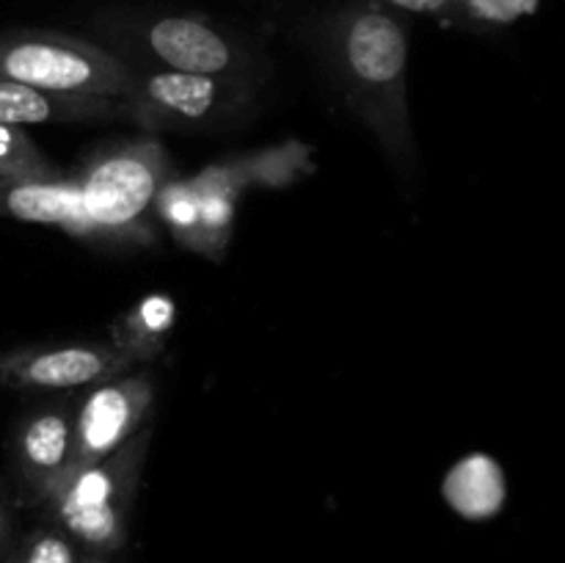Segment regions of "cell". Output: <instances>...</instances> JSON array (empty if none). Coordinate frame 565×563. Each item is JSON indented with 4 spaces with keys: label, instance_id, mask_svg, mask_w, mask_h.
I'll use <instances>...</instances> for the list:
<instances>
[{
    "label": "cell",
    "instance_id": "obj_1",
    "mask_svg": "<svg viewBox=\"0 0 565 563\" xmlns=\"http://www.w3.org/2000/svg\"><path fill=\"white\" fill-rule=\"evenodd\" d=\"M315 44L348 108L373 132L386 158L412 174L408 28L403 17L370 0H345L318 17Z\"/></svg>",
    "mask_w": 565,
    "mask_h": 563
},
{
    "label": "cell",
    "instance_id": "obj_2",
    "mask_svg": "<svg viewBox=\"0 0 565 563\" xmlns=\"http://www.w3.org/2000/svg\"><path fill=\"white\" fill-rule=\"evenodd\" d=\"M92 42L130 70L191 72L259 83L263 55L252 42L199 14L154 9H103L88 20Z\"/></svg>",
    "mask_w": 565,
    "mask_h": 563
},
{
    "label": "cell",
    "instance_id": "obj_3",
    "mask_svg": "<svg viewBox=\"0 0 565 563\" xmlns=\"http://www.w3.org/2000/svg\"><path fill=\"white\" fill-rule=\"evenodd\" d=\"M171 177L169 152L154 136L121 138L88 155L75 180L92 243L119 248L152 243L154 202Z\"/></svg>",
    "mask_w": 565,
    "mask_h": 563
},
{
    "label": "cell",
    "instance_id": "obj_4",
    "mask_svg": "<svg viewBox=\"0 0 565 563\" xmlns=\"http://www.w3.org/2000/svg\"><path fill=\"white\" fill-rule=\"evenodd\" d=\"M152 431L141 428L105 461L72 475L42 502L47 524L64 530L88 555L110 557L130 539V513Z\"/></svg>",
    "mask_w": 565,
    "mask_h": 563
},
{
    "label": "cell",
    "instance_id": "obj_5",
    "mask_svg": "<svg viewBox=\"0 0 565 563\" xmlns=\"http://www.w3.org/2000/svg\"><path fill=\"white\" fill-rule=\"evenodd\" d=\"M259 83L191 72L132 70V83L119 99V119L147 136L154 132L221 130L257 108Z\"/></svg>",
    "mask_w": 565,
    "mask_h": 563
},
{
    "label": "cell",
    "instance_id": "obj_6",
    "mask_svg": "<svg viewBox=\"0 0 565 563\" xmlns=\"http://www.w3.org/2000/svg\"><path fill=\"white\" fill-rule=\"evenodd\" d=\"M0 81L53 94L121 99L132 70L86 36L20 28L0 33Z\"/></svg>",
    "mask_w": 565,
    "mask_h": 563
},
{
    "label": "cell",
    "instance_id": "obj_7",
    "mask_svg": "<svg viewBox=\"0 0 565 563\" xmlns=\"http://www.w3.org/2000/svg\"><path fill=\"white\" fill-rule=\"evenodd\" d=\"M152 401V379H149V373H143L138 368L86 390L83 401L75 406V419H72V453L61 484L70 480L72 475L105 461L136 431H141V423L147 419Z\"/></svg>",
    "mask_w": 565,
    "mask_h": 563
},
{
    "label": "cell",
    "instance_id": "obj_8",
    "mask_svg": "<svg viewBox=\"0 0 565 563\" xmlns=\"http://www.w3.org/2000/svg\"><path fill=\"white\" fill-rule=\"evenodd\" d=\"M136 368L110 342L17 348L0 357V384L22 392H83Z\"/></svg>",
    "mask_w": 565,
    "mask_h": 563
},
{
    "label": "cell",
    "instance_id": "obj_9",
    "mask_svg": "<svg viewBox=\"0 0 565 563\" xmlns=\"http://www.w3.org/2000/svg\"><path fill=\"white\" fill-rule=\"evenodd\" d=\"M75 401L39 403L20 417L11 434V461L36 506H42L66 472L72 453V419H75Z\"/></svg>",
    "mask_w": 565,
    "mask_h": 563
},
{
    "label": "cell",
    "instance_id": "obj_10",
    "mask_svg": "<svg viewBox=\"0 0 565 563\" xmlns=\"http://www.w3.org/2000/svg\"><path fill=\"white\" fill-rule=\"evenodd\" d=\"M199 196V248L196 254L207 259H221L235 235L237 204L254 185L248 158H232L224 163L204 166L191 177Z\"/></svg>",
    "mask_w": 565,
    "mask_h": 563
},
{
    "label": "cell",
    "instance_id": "obj_11",
    "mask_svg": "<svg viewBox=\"0 0 565 563\" xmlns=\"http://www.w3.org/2000/svg\"><path fill=\"white\" fill-rule=\"evenodd\" d=\"M0 219L58 226L66 235L92 243V230L83 215L75 174L0 185Z\"/></svg>",
    "mask_w": 565,
    "mask_h": 563
},
{
    "label": "cell",
    "instance_id": "obj_12",
    "mask_svg": "<svg viewBox=\"0 0 565 563\" xmlns=\"http://www.w3.org/2000/svg\"><path fill=\"white\" fill-rule=\"evenodd\" d=\"M119 119V99L77 97V94H53L22 83L0 81V125L36 127V125H86V121Z\"/></svg>",
    "mask_w": 565,
    "mask_h": 563
},
{
    "label": "cell",
    "instance_id": "obj_13",
    "mask_svg": "<svg viewBox=\"0 0 565 563\" xmlns=\"http://www.w3.org/2000/svg\"><path fill=\"white\" fill-rule=\"evenodd\" d=\"M177 307L174 298L154 293V296L141 298L130 309L119 315L110 326V346L119 348L121 353L132 359L141 368L158 359L166 351L171 329H174Z\"/></svg>",
    "mask_w": 565,
    "mask_h": 563
},
{
    "label": "cell",
    "instance_id": "obj_14",
    "mask_svg": "<svg viewBox=\"0 0 565 563\" xmlns=\"http://www.w3.org/2000/svg\"><path fill=\"white\" fill-rule=\"evenodd\" d=\"M64 171L31 141L22 127L0 125V177L6 182L55 180Z\"/></svg>",
    "mask_w": 565,
    "mask_h": 563
},
{
    "label": "cell",
    "instance_id": "obj_15",
    "mask_svg": "<svg viewBox=\"0 0 565 563\" xmlns=\"http://www.w3.org/2000/svg\"><path fill=\"white\" fill-rule=\"evenodd\" d=\"M154 215L163 221L185 248H199V196L191 185V177H171L158 193Z\"/></svg>",
    "mask_w": 565,
    "mask_h": 563
},
{
    "label": "cell",
    "instance_id": "obj_16",
    "mask_svg": "<svg viewBox=\"0 0 565 563\" xmlns=\"http://www.w3.org/2000/svg\"><path fill=\"white\" fill-rule=\"evenodd\" d=\"M83 550L55 524L31 530L3 563H81Z\"/></svg>",
    "mask_w": 565,
    "mask_h": 563
},
{
    "label": "cell",
    "instance_id": "obj_17",
    "mask_svg": "<svg viewBox=\"0 0 565 563\" xmlns=\"http://www.w3.org/2000/svg\"><path fill=\"white\" fill-rule=\"evenodd\" d=\"M392 14H414V17H434V20H461L463 9L461 0H370Z\"/></svg>",
    "mask_w": 565,
    "mask_h": 563
},
{
    "label": "cell",
    "instance_id": "obj_18",
    "mask_svg": "<svg viewBox=\"0 0 565 563\" xmlns=\"http://www.w3.org/2000/svg\"><path fill=\"white\" fill-rule=\"evenodd\" d=\"M14 544H17L14 511H11V506L6 497H0V563L11 555Z\"/></svg>",
    "mask_w": 565,
    "mask_h": 563
},
{
    "label": "cell",
    "instance_id": "obj_19",
    "mask_svg": "<svg viewBox=\"0 0 565 563\" xmlns=\"http://www.w3.org/2000/svg\"><path fill=\"white\" fill-rule=\"evenodd\" d=\"M81 563H110V561H108V557H103V555H88V552H83Z\"/></svg>",
    "mask_w": 565,
    "mask_h": 563
},
{
    "label": "cell",
    "instance_id": "obj_20",
    "mask_svg": "<svg viewBox=\"0 0 565 563\" xmlns=\"http://www.w3.org/2000/svg\"><path fill=\"white\" fill-rule=\"evenodd\" d=\"M0 185H9V182H6V180H3V177H0Z\"/></svg>",
    "mask_w": 565,
    "mask_h": 563
}]
</instances>
